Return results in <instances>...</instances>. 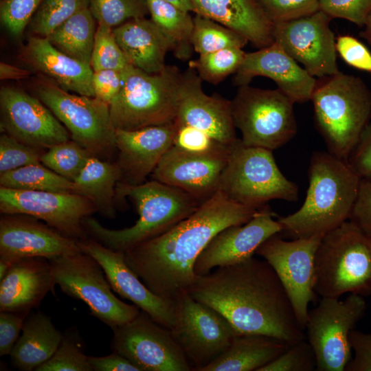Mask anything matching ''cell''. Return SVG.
I'll return each instance as SVG.
<instances>
[{"label": "cell", "instance_id": "bcb514c9", "mask_svg": "<svg viewBox=\"0 0 371 371\" xmlns=\"http://www.w3.org/2000/svg\"><path fill=\"white\" fill-rule=\"evenodd\" d=\"M273 23L295 20L320 10L319 0H257Z\"/></svg>", "mask_w": 371, "mask_h": 371}, {"label": "cell", "instance_id": "680465c9", "mask_svg": "<svg viewBox=\"0 0 371 371\" xmlns=\"http://www.w3.org/2000/svg\"><path fill=\"white\" fill-rule=\"evenodd\" d=\"M168 1L179 8L190 12H194V7L190 0H165Z\"/></svg>", "mask_w": 371, "mask_h": 371}, {"label": "cell", "instance_id": "f35d334b", "mask_svg": "<svg viewBox=\"0 0 371 371\" xmlns=\"http://www.w3.org/2000/svg\"><path fill=\"white\" fill-rule=\"evenodd\" d=\"M89 0H43L31 19L30 36L47 37L69 18L89 8Z\"/></svg>", "mask_w": 371, "mask_h": 371}, {"label": "cell", "instance_id": "3957f363", "mask_svg": "<svg viewBox=\"0 0 371 371\" xmlns=\"http://www.w3.org/2000/svg\"><path fill=\"white\" fill-rule=\"evenodd\" d=\"M308 175L302 205L278 218L283 231L295 238L324 236L349 220L361 179L348 161L328 151L313 154Z\"/></svg>", "mask_w": 371, "mask_h": 371}, {"label": "cell", "instance_id": "6125c7cd", "mask_svg": "<svg viewBox=\"0 0 371 371\" xmlns=\"http://www.w3.org/2000/svg\"><path fill=\"white\" fill-rule=\"evenodd\" d=\"M368 41L370 43V44H371V39H368Z\"/></svg>", "mask_w": 371, "mask_h": 371}, {"label": "cell", "instance_id": "91938a15", "mask_svg": "<svg viewBox=\"0 0 371 371\" xmlns=\"http://www.w3.org/2000/svg\"><path fill=\"white\" fill-rule=\"evenodd\" d=\"M365 26L366 30L362 32L361 35L367 40L371 39V14L368 17Z\"/></svg>", "mask_w": 371, "mask_h": 371}, {"label": "cell", "instance_id": "4fadbf2b", "mask_svg": "<svg viewBox=\"0 0 371 371\" xmlns=\"http://www.w3.org/2000/svg\"><path fill=\"white\" fill-rule=\"evenodd\" d=\"M174 300L171 334L192 371H200L224 353L238 333L220 313L196 300L187 291Z\"/></svg>", "mask_w": 371, "mask_h": 371}, {"label": "cell", "instance_id": "5b68a950", "mask_svg": "<svg viewBox=\"0 0 371 371\" xmlns=\"http://www.w3.org/2000/svg\"><path fill=\"white\" fill-rule=\"evenodd\" d=\"M311 100L328 152L348 161L370 123V89L359 77L339 71L317 85Z\"/></svg>", "mask_w": 371, "mask_h": 371}, {"label": "cell", "instance_id": "ee69618b", "mask_svg": "<svg viewBox=\"0 0 371 371\" xmlns=\"http://www.w3.org/2000/svg\"><path fill=\"white\" fill-rule=\"evenodd\" d=\"M43 0H1V25L14 38H20Z\"/></svg>", "mask_w": 371, "mask_h": 371}, {"label": "cell", "instance_id": "8992f818", "mask_svg": "<svg viewBox=\"0 0 371 371\" xmlns=\"http://www.w3.org/2000/svg\"><path fill=\"white\" fill-rule=\"evenodd\" d=\"M370 238L348 220L326 234L315 257L314 291L321 297L371 295Z\"/></svg>", "mask_w": 371, "mask_h": 371}, {"label": "cell", "instance_id": "e575fe53", "mask_svg": "<svg viewBox=\"0 0 371 371\" xmlns=\"http://www.w3.org/2000/svg\"><path fill=\"white\" fill-rule=\"evenodd\" d=\"M0 186L23 190L74 193V183L41 163L0 174Z\"/></svg>", "mask_w": 371, "mask_h": 371}, {"label": "cell", "instance_id": "cb8c5ba5", "mask_svg": "<svg viewBox=\"0 0 371 371\" xmlns=\"http://www.w3.org/2000/svg\"><path fill=\"white\" fill-rule=\"evenodd\" d=\"M176 128L172 122L133 131L115 130V163L120 174L117 186L144 183L172 146Z\"/></svg>", "mask_w": 371, "mask_h": 371}, {"label": "cell", "instance_id": "d590c367", "mask_svg": "<svg viewBox=\"0 0 371 371\" xmlns=\"http://www.w3.org/2000/svg\"><path fill=\"white\" fill-rule=\"evenodd\" d=\"M193 21L192 45L199 55L225 48L243 49L249 42L234 30L198 14H195Z\"/></svg>", "mask_w": 371, "mask_h": 371}, {"label": "cell", "instance_id": "8d00e7d4", "mask_svg": "<svg viewBox=\"0 0 371 371\" xmlns=\"http://www.w3.org/2000/svg\"><path fill=\"white\" fill-rule=\"evenodd\" d=\"M245 54L242 48L232 47L200 54L197 59L189 61V67L194 69L203 81L217 85L237 71Z\"/></svg>", "mask_w": 371, "mask_h": 371}, {"label": "cell", "instance_id": "f6af8a7d", "mask_svg": "<svg viewBox=\"0 0 371 371\" xmlns=\"http://www.w3.org/2000/svg\"><path fill=\"white\" fill-rule=\"evenodd\" d=\"M316 370L314 350L306 338L293 344L258 371H312Z\"/></svg>", "mask_w": 371, "mask_h": 371}, {"label": "cell", "instance_id": "ac0fdd59", "mask_svg": "<svg viewBox=\"0 0 371 371\" xmlns=\"http://www.w3.org/2000/svg\"><path fill=\"white\" fill-rule=\"evenodd\" d=\"M1 131L30 146L43 150L69 140L70 134L36 95L21 89H0Z\"/></svg>", "mask_w": 371, "mask_h": 371}, {"label": "cell", "instance_id": "60d3db41", "mask_svg": "<svg viewBox=\"0 0 371 371\" xmlns=\"http://www.w3.org/2000/svg\"><path fill=\"white\" fill-rule=\"evenodd\" d=\"M90 65L93 71L102 69L124 71L130 65L115 38L113 28L98 24Z\"/></svg>", "mask_w": 371, "mask_h": 371}, {"label": "cell", "instance_id": "816d5d0a", "mask_svg": "<svg viewBox=\"0 0 371 371\" xmlns=\"http://www.w3.org/2000/svg\"><path fill=\"white\" fill-rule=\"evenodd\" d=\"M124 71L102 69L93 71L92 85L95 97L110 105L121 91Z\"/></svg>", "mask_w": 371, "mask_h": 371}, {"label": "cell", "instance_id": "f5cc1de1", "mask_svg": "<svg viewBox=\"0 0 371 371\" xmlns=\"http://www.w3.org/2000/svg\"><path fill=\"white\" fill-rule=\"evenodd\" d=\"M349 220L371 238V177L361 179L357 196Z\"/></svg>", "mask_w": 371, "mask_h": 371}, {"label": "cell", "instance_id": "836d02e7", "mask_svg": "<svg viewBox=\"0 0 371 371\" xmlns=\"http://www.w3.org/2000/svg\"><path fill=\"white\" fill-rule=\"evenodd\" d=\"M96 23L88 8L62 23L46 38L62 53L91 65Z\"/></svg>", "mask_w": 371, "mask_h": 371}, {"label": "cell", "instance_id": "7bdbcfd3", "mask_svg": "<svg viewBox=\"0 0 371 371\" xmlns=\"http://www.w3.org/2000/svg\"><path fill=\"white\" fill-rule=\"evenodd\" d=\"M44 152L3 133L0 136V174L39 164Z\"/></svg>", "mask_w": 371, "mask_h": 371}, {"label": "cell", "instance_id": "2e32d148", "mask_svg": "<svg viewBox=\"0 0 371 371\" xmlns=\"http://www.w3.org/2000/svg\"><path fill=\"white\" fill-rule=\"evenodd\" d=\"M0 211L3 214L34 217L67 236L80 240L87 238L84 219L96 209L87 198L76 193L0 186Z\"/></svg>", "mask_w": 371, "mask_h": 371}, {"label": "cell", "instance_id": "ab89813d", "mask_svg": "<svg viewBox=\"0 0 371 371\" xmlns=\"http://www.w3.org/2000/svg\"><path fill=\"white\" fill-rule=\"evenodd\" d=\"M89 9L97 24L113 29L149 14L147 0H89Z\"/></svg>", "mask_w": 371, "mask_h": 371}, {"label": "cell", "instance_id": "94428289", "mask_svg": "<svg viewBox=\"0 0 371 371\" xmlns=\"http://www.w3.org/2000/svg\"><path fill=\"white\" fill-rule=\"evenodd\" d=\"M370 250H371V238H370Z\"/></svg>", "mask_w": 371, "mask_h": 371}, {"label": "cell", "instance_id": "f907efd6", "mask_svg": "<svg viewBox=\"0 0 371 371\" xmlns=\"http://www.w3.org/2000/svg\"><path fill=\"white\" fill-rule=\"evenodd\" d=\"M29 312H0V356L10 355Z\"/></svg>", "mask_w": 371, "mask_h": 371}, {"label": "cell", "instance_id": "d6986e66", "mask_svg": "<svg viewBox=\"0 0 371 371\" xmlns=\"http://www.w3.org/2000/svg\"><path fill=\"white\" fill-rule=\"evenodd\" d=\"M273 218V212L265 205L247 223L220 231L198 256L194 265L196 276L252 257L263 242L283 231L282 225Z\"/></svg>", "mask_w": 371, "mask_h": 371}, {"label": "cell", "instance_id": "d4e9b609", "mask_svg": "<svg viewBox=\"0 0 371 371\" xmlns=\"http://www.w3.org/2000/svg\"><path fill=\"white\" fill-rule=\"evenodd\" d=\"M256 76L274 81L278 89L294 103L310 100L317 86L315 77L291 57L278 43L246 53L233 81L238 87L249 85Z\"/></svg>", "mask_w": 371, "mask_h": 371}, {"label": "cell", "instance_id": "9f6ffc18", "mask_svg": "<svg viewBox=\"0 0 371 371\" xmlns=\"http://www.w3.org/2000/svg\"><path fill=\"white\" fill-rule=\"evenodd\" d=\"M89 364L94 371H141L131 361L113 352L103 357H88Z\"/></svg>", "mask_w": 371, "mask_h": 371}, {"label": "cell", "instance_id": "c3c4849f", "mask_svg": "<svg viewBox=\"0 0 371 371\" xmlns=\"http://www.w3.org/2000/svg\"><path fill=\"white\" fill-rule=\"evenodd\" d=\"M320 10L331 18L365 26L371 14V0H319Z\"/></svg>", "mask_w": 371, "mask_h": 371}, {"label": "cell", "instance_id": "7c38bea8", "mask_svg": "<svg viewBox=\"0 0 371 371\" xmlns=\"http://www.w3.org/2000/svg\"><path fill=\"white\" fill-rule=\"evenodd\" d=\"M366 310L364 297L350 293L343 301L322 297L308 311L306 338L315 355L316 370H345L352 359L349 335Z\"/></svg>", "mask_w": 371, "mask_h": 371}, {"label": "cell", "instance_id": "9a60e30c", "mask_svg": "<svg viewBox=\"0 0 371 371\" xmlns=\"http://www.w3.org/2000/svg\"><path fill=\"white\" fill-rule=\"evenodd\" d=\"M111 350L141 371H192L170 330L140 311L130 322L112 329Z\"/></svg>", "mask_w": 371, "mask_h": 371}, {"label": "cell", "instance_id": "1f68e13d", "mask_svg": "<svg viewBox=\"0 0 371 371\" xmlns=\"http://www.w3.org/2000/svg\"><path fill=\"white\" fill-rule=\"evenodd\" d=\"M120 177L115 161L91 156L73 181L74 193L87 198L101 215L113 218L116 214V186Z\"/></svg>", "mask_w": 371, "mask_h": 371}, {"label": "cell", "instance_id": "5bb4252c", "mask_svg": "<svg viewBox=\"0 0 371 371\" xmlns=\"http://www.w3.org/2000/svg\"><path fill=\"white\" fill-rule=\"evenodd\" d=\"M323 236L283 240L278 234L263 242L256 254L263 258L280 279L292 304L296 318L304 329L309 304L315 300V257Z\"/></svg>", "mask_w": 371, "mask_h": 371}, {"label": "cell", "instance_id": "74e56055", "mask_svg": "<svg viewBox=\"0 0 371 371\" xmlns=\"http://www.w3.org/2000/svg\"><path fill=\"white\" fill-rule=\"evenodd\" d=\"M91 156L87 149L69 139L45 150L41 163L58 175L74 181Z\"/></svg>", "mask_w": 371, "mask_h": 371}, {"label": "cell", "instance_id": "7a4b0ae2", "mask_svg": "<svg viewBox=\"0 0 371 371\" xmlns=\"http://www.w3.org/2000/svg\"><path fill=\"white\" fill-rule=\"evenodd\" d=\"M258 210L218 190L170 229L124 251L125 260L153 293L174 300L193 284L194 263L212 238L229 226L247 223Z\"/></svg>", "mask_w": 371, "mask_h": 371}, {"label": "cell", "instance_id": "6da1fadb", "mask_svg": "<svg viewBox=\"0 0 371 371\" xmlns=\"http://www.w3.org/2000/svg\"><path fill=\"white\" fill-rule=\"evenodd\" d=\"M220 313L238 334H262L290 345L306 339L280 279L253 256L196 276L187 290Z\"/></svg>", "mask_w": 371, "mask_h": 371}, {"label": "cell", "instance_id": "4316f807", "mask_svg": "<svg viewBox=\"0 0 371 371\" xmlns=\"http://www.w3.org/2000/svg\"><path fill=\"white\" fill-rule=\"evenodd\" d=\"M55 284L47 258L20 259L0 280V311L30 313Z\"/></svg>", "mask_w": 371, "mask_h": 371}, {"label": "cell", "instance_id": "9c48e42d", "mask_svg": "<svg viewBox=\"0 0 371 371\" xmlns=\"http://www.w3.org/2000/svg\"><path fill=\"white\" fill-rule=\"evenodd\" d=\"M239 204L259 210L273 199H298V188L278 167L273 150L245 145L238 139L229 150L218 190Z\"/></svg>", "mask_w": 371, "mask_h": 371}, {"label": "cell", "instance_id": "b9f144b4", "mask_svg": "<svg viewBox=\"0 0 371 371\" xmlns=\"http://www.w3.org/2000/svg\"><path fill=\"white\" fill-rule=\"evenodd\" d=\"M176 124L172 146L178 149L196 155L221 153L229 150L230 146L220 143L199 128L185 124Z\"/></svg>", "mask_w": 371, "mask_h": 371}, {"label": "cell", "instance_id": "83f0119b", "mask_svg": "<svg viewBox=\"0 0 371 371\" xmlns=\"http://www.w3.org/2000/svg\"><path fill=\"white\" fill-rule=\"evenodd\" d=\"M194 13L212 19L245 37L258 49L274 42L273 23L257 0H190Z\"/></svg>", "mask_w": 371, "mask_h": 371}, {"label": "cell", "instance_id": "11a10c76", "mask_svg": "<svg viewBox=\"0 0 371 371\" xmlns=\"http://www.w3.org/2000/svg\"><path fill=\"white\" fill-rule=\"evenodd\" d=\"M348 162L361 178L371 177V123L363 130Z\"/></svg>", "mask_w": 371, "mask_h": 371}, {"label": "cell", "instance_id": "484cf974", "mask_svg": "<svg viewBox=\"0 0 371 371\" xmlns=\"http://www.w3.org/2000/svg\"><path fill=\"white\" fill-rule=\"evenodd\" d=\"M18 58L30 70L47 76L63 89L95 97L91 65L62 53L47 38L30 36Z\"/></svg>", "mask_w": 371, "mask_h": 371}, {"label": "cell", "instance_id": "52a82bcc", "mask_svg": "<svg viewBox=\"0 0 371 371\" xmlns=\"http://www.w3.org/2000/svg\"><path fill=\"white\" fill-rule=\"evenodd\" d=\"M182 73L166 65L150 74L129 65L124 71L121 91L110 104L115 130L133 131L175 122Z\"/></svg>", "mask_w": 371, "mask_h": 371}, {"label": "cell", "instance_id": "8fae6325", "mask_svg": "<svg viewBox=\"0 0 371 371\" xmlns=\"http://www.w3.org/2000/svg\"><path fill=\"white\" fill-rule=\"evenodd\" d=\"M55 284L67 295L82 301L92 315L111 329L135 318L140 309L117 297L100 265L81 251L48 259Z\"/></svg>", "mask_w": 371, "mask_h": 371}, {"label": "cell", "instance_id": "f1b7e54d", "mask_svg": "<svg viewBox=\"0 0 371 371\" xmlns=\"http://www.w3.org/2000/svg\"><path fill=\"white\" fill-rule=\"evenodd\" d=\"M113 30L131 65L150 74L159 73L165 68L170 45L151 19H133Z\"/></svg>", "mask_w": 371, "mask_h": 371}, {"label": "cell", "instance_id": "44dd1931", "mask_svg": "<svg viewBox=\"0 0 371 371\" xmlns=\"http://www.w3.org/2000/svg\"><path fill=\"white\" fill-rule=\"evenodd\" d=\"M202 81L191 67L182 73L175 122L199 128L220 143L231 146L238 139L231 100L217 93L207 95Z\"/></svg>", "mask_w": 371, "mask_h": 371}, {"label": "cell", "instance_id": "ffe728a7", "mask_svg": "<svg viewBox=\"0 0 371 371\" xmlns=\"http://www.w3.org/2000/svg\"><path fill=\"white\" fill-rule=\"evenodd\" d=\"M78 244L82 252L100 265L115 292L132 302L159 324L168 329L173 326L175 300L153 293L128 266L124 252L106 247L91 238L78 240Z\"/></svg>", "mask_w": 371, "mask_h": 371}, {"label": "cell", "instance_id": "681fc988", "mask_svg": "<svg viewBox=\"0 0 371 371\" xmlns=\"http://www.w3.org/2000/svg\"><path fill=\"white\" fill-rule=\"evenodd\" d=\"M336 49L348 65L371 74V52L359 40L349 35L339 36Z\"/></svg>", "mask_w": 371, "mask_h": 371}, {"label": "cell", "instance_id": "277c9868", "mask_svg": "<svg viewBox=\"0 0 371 371\" xmlns=\"http://www.w3.org/2000/svg\"><path fill=\"white\" fill-rule=\"evenodd\" d=\"M128 198L139 218L131 227L109 229L90 216L83 221L87 234L113 250L124 252L170 229L203 203L188 193L155 180L137 186H117L116 203Z\"/></svg>", "mask_w": 371, "mask_h": 371}, {"label": "cell", "instance_id": "db71d44e", "mask_svg": "<svg viewBox=\"0 0 371 371\" xmlns=\"http://www.w3.org/2000/svg\"><path fill=\"white\" fill-rule=\"evenodd\" d=\"M349 341L354 355L345 371H371V333L353 329Z\"/></svg>", "mask_w": 371, "mask_h": 371}, {"label": "cell", "instance_id": "d6a6232c", "mask_svg": "<svg viewBox=\"0 0 371 371\" xmlns=\"http://www.w3.org/2000/svg\"><path fill=\"white\" fill-rule=\"evenodd\" d=\"M147 3L150 19L167 39L174 56L181 60H189L194 52L190 12L165 0H147Z\"/></svg>", "mask_w": 371, "mask_h": 371}, {"label": "cell", "instance_id": "6f0895ef", "mask_svg": "<svg viewBox=\"0 0 371 371\" xmlns=\"http://www.w3.org/2000/svg\"><path fill=\"white\" fill-rule=\"evenodd\" d=\"M32 74V71L30 69L20 68L4 62L0 63V79L1 80H23L29 78Z\"/></svg>", "mask_w": 371, "mask_h": 371}, {"label": "cell", "instance_id": "7dc6e473", "mask_svg": "<svg viewBox=\"0 0 371 371\" xmlns=\"http://www.w3.org/2000/svg\"><path fill=\"white\" fill-rule=\"evenodd\" d=\"M36 371H92L88 356L74 341L63 337L54 354Z\"/></svg>", "mask_w": 371, "mask_h": 371}, {"label": "cell", "instance_id": "30bf717a", "mask_svg": "<svg viewBox=\"0 0 371 371\" xmlns=\"http://www.w3.org/2000/svg\"><path fill=\"white\" fill-rule=\"evenodd\" d=\"M231 104L235 126L246 146L273 150L286 144L297 133L294 102L278 89L242 85Z\"/></svg>", "mask_w": 371, "mask_h": 371}, {"label": "cell", "instance_id": "e0dca14e", "mask_svg": "<svg viewBox=\"0 0 371 371\" xmlns=\"http://www.w3.org/2000/svg\"><path fill=\"white\" fill-rule=\"evenodd\" d=\"M332 18L319 11L295 20L273 24V39L313 77L339 72Z\"/></svg>", "mask_w": 371, "mask_h": 371}, {"label": "cell", "instance_id": "f546056e", "mask_svg": "<svg viewBox=\"0 0 371 371\" xmlns=\"http://www.w3.org/2000/svg\"><path fill=\"white\" fill-rule=\"evenodd\" d=\"M290 344L262 334H237L227 350L200 371H258Z\"/></svg>", "mask_w": 371, "mask_h": 371}, {"label": "cell", "instance_id": "7402d4cb", "mask_svg": "<svg viewBox=\"0 0 371 371\" xmlns=\"http://www.w3.org/2000/svg\"><path fill=\"white\" fill-rule=\"evenodd\" d=\"M34 217L3 214L0 219V257H54L81 251L78 240L67 236Z\"/></svg>", "mask_w": 371, "mask_h": 371}, {"label": "cell", "instance_id": "4dcf8cb0", "mask_svg": "<svg viewBox=\"0 0 371 371\" xmlns=\"http://www.w3.org/2000/svg\"><path fill=\"white\" fill-rule=\"evenodd\" d=\"M63 337L48 315L29 313L10 353L12 365L22 371L36 370L54 354Z\"/></svg>", "mask_w": 371, "mask_h": 371}, {"label": "cell", "instance_id": "ba28073f", "mask_svg": "<svg viewBox=\"0 0 371 371\" xmlns=\"http://www.w3.org/2000/svg\"><path fill=\"white\" fill-rule=\"evenodd\" d=\"M30 88L67 129L71 139L92 156L105 160L117 150L109 104L96 97L71 93L41 74L32 79Z\"/></svg>", "mask_w": 371, "mask_h": 371}, {"label": "cell", "instance_id": "603a6c76", "mask_svg": "<svg viewBox=\"0 0 371 371\" xmlns=\"http://www.w3.org/2000/svg\"><path fill=\"white\" fill-rule=\"evenodd\" d=\"M229 150L196 155L172 146L153 170L151 178L179 188L204 202L218 190Z\"/></svg>", "mask_w": 371, "mask_h": 371}]
</instances>
